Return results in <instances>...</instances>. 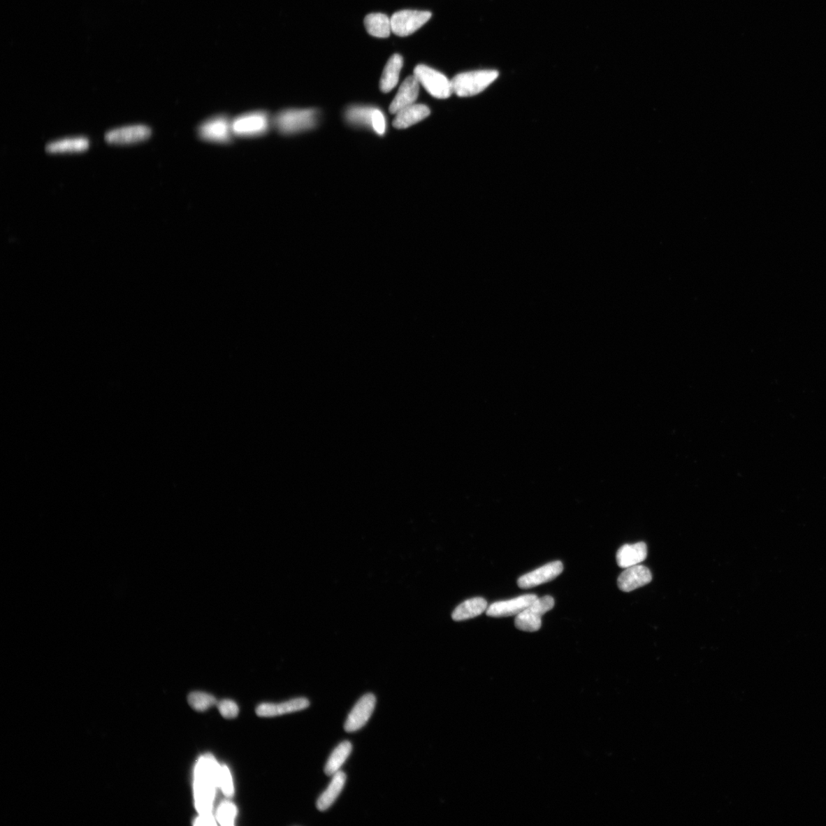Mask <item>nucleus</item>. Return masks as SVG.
<instances>
[{
  "label": "nucleus",
  "instance_id": "0eeeda50",
  "mask_svg": "<svg viewBox=\"0 0 826 826\" xmlns=\"http://www.w3.org/2000/svg\"><path fill=\"white\" fill-rule=\"evenodd\" d=\"M432 17L428 11L401 10L395 13L391 19L392 32L400 37H407L416 32Z\"/></svg>",
  "mask_w": 826,
  "mask_h": 826
},
{
  "label": "nucleus",
  "instance_id": "dca6fc26",
  "mask_svg": "<svg viewBox=\"0 0 826 826\" xmlns=\"http://www.w3.org/2000/svg\"><path fill=\"white\" fill-rule=\"evenodd\" d=\"M430 115V110L424 104H412L403 109L396 115L393 126L396 129H407L415 125Z\"/></svg>",
  "mask_w": 826,
  "mask_h": 826
},
{
  "label": "nucleus",
  "instance_id": "20e7f679",
  "mask_svg": "<svg viewBox=\"0 0 826 826\" xmlns=\"http://www.w3.org/2000/svg\"><path fill=\"white\" fill-rule=\"evenodd\" d=\"M272 125L273 118L263 110L246 113L232 119L233 135L240 137L262 136Z\"/></svg>",
  "mask_w": 826,
  "mask_h": 826
},
{
  "label": "nucleus",
  "instance_id": "4468645a",
  "mask_svg": "<svg viewBox=\"0 0 826 826\" xmlns=\"http://www.w3.org/2000/svg\"><path fill=\"white\" fill-rule=\"evenodd\" d=\"M419 92V83L414 75L408 77L401 85L390 106V113L396 115L398 112L414 104Z\"/></svg>",
  "mask_w": 826,
  "mask_h": 826
},
{
  "label": "nucleus",
  "instance_id": "9d476101",
  "mask_svg": "<svg viewBox=\"0 0 826 826\" xmlns=\"http://www.w3.org/2000/svg\"><path fill=\"white\" fill-rule=\"evenodd\" d=\"M152 134L149 126L136 124L111 129L105 133L104 139L113 144H129L147 140Z\"/></svg>",
  "mask_w": 826,
  "mask_h": 826
},
{
  "label": "nucleus",
  "instance_id": "393cba45",
  "mask_svg": "<svg viewBox=\"0 0 826 826\" xmlns=\"http://www.w3.org/2000/svg\"><path fill=\"white\" fill-rule=\"evenodd\" d=\"M190 706L196 711H205L217 704L213 695L205 693L194 692L189 695Z\"/></svg>",
  "mask_w": 826,
  "mask_h": 826
},
{
  "label": "nucleus",
  "instance_id": "423d86ee",
  "mask_svg": "<svg viewBox=\"0 0 826 826\" xmlns=\"http://www.w3.org/2000/svg\"><path fill=\"white\" fill-rule=\"evenodd\" d=\"M415 78L428 94L435 99H447L453 94L451 82L441 72L425 64H419L414 69Z\"/></svg>",
  "mask_w": 826,
  "mask_h": 826
},
{
  "label": "nucleus",
  "instance_id": "f03ea898",
  "mask_svg": "<svg viewBox=\"0 0 826 826\" xmlns=\"http://www.w3.org/2000/svg\"><path fill=\"white\" fill-rule=\"evenodd\" d=\"M319 111L314 109L282 110L273 118V126L284 135H293L310 131L317 126Z\"/></svg>",
  "mask_w": 826,
  "mask_h": 826
},
{
  "label": "nucleus",
  "instance_id": "39448f33",
  "mask_svg": "<svg viewBox=\"0 0 826 826\" xmlns=\"http://www.w3.org/2000/svg\"><path fill=\"white\" fill-rule=\"evenodd\" d=\"M554 605L555 601L552 596L538 597L535 602L516 615V628L525 632H536L542 627V617L552 610Z\"/></svg>",
  "mask_w": 826,
  "mask_h": 826
},
{
  "label": "nucleus",
  "instance_id": "6ab92c4d",
  "mask_svg": "<svg viewBox=\"0 0 826 826\" xmlns=\"http://www.w3.org/2000/svg\"><path fill=\"white\" fill-rule=\"evenodd\" d=\"M347 780L345 772L339 771L330 782L328 788L324 791L317 801V808L320 811H326L333 804L342 792Z\"/></svg>",
  "mask_w": 826,
  "mask_h": 826
},
{
  "label": "nucleus",
  "instance_id": "2eb2a0df",
  "mask_svg": "<svg viewBox=\"0 0 826 826\" xmlns=\"http://www.w3.org/2000/svg\"><path fill=\"white\" fill-rule=\"evenodd\" d=\"M310 701L305 698L291 700L280 704L264 703L256 709L261 717H273L301 711L310 707Z\"/></svg>",
  "mask_w": 826,
  "mask_h": 826
},
{
  "label": "nucleus",
  "instance_id": "a211bd4d",
  "mask_svg": "<svg viewBox=\"0 0 826 826\" xmlns=\"http://www.w3.org/2000/svg\"><path fill=\"white\" fill-rule=\"evenodd\" d=\"M403 66V57L399 54L392 55L391 59L388 60L382 78H380L379 87L382 92H391L398 84Z\"/></svg>",
  "mask_w": 826,
  "mask_h": 826
},
{
  "label": "nucleus",
  "instance_id": "aec40b11",
  "mask_svg": "<svg viewBox=\"0 0 826 826\" xmlns=\"http://www.w3.org/2000/svg\"><path fill=\"white\" fill-rule=\"evenodd\" d=\"M488 602L484 598L477 597L468 599L459 604L452 612V619L463 621L479 616L488 609Z\"/></svg>",
  "mask_w": 826,
  "mask_h": 826
},
{
  "label": "nucleus",
  "instance_id": "5701e85b",
  "mask_svg": "<svg viewBox=\"0 0 826 826\" xmlns=\"http://www.w3.org/2000/svg\"><path fill=\"white\" fill-rule=\"evenodd\" d=\"M352 751V744L350 741H345L338 745L327 761L326 774L328 776H333L338 773L350 756Z\"/></svg>",
  "mask_w": 826,
  "mask_h": 826
},
{
  "label": "nucleus",
  "instance_id": "9b49d317",
  "mask_svg": "<svg viewBox=\"0 0 826 826\" xmlns=\"http://www.w3.org/2000/svg\"><path fill=\"white\" fill-rule=\"evenodd\" d=\"M538 598L537 595L530 594L519 596L510 600L493 603L488 606L486 614L492 618L516 616Z\"/></svg>",
  "mask_w": 826,
  "mask_h": 826
},
{
  "label": "nucleus",
  "instance_id": "f257e3e1",
  "mask_svg": "<svg viewBox=\"0 0 826 826\" xmlns=\"http://www.w3.org/2000/svg\"><path fill=\"white\" fill-rule=\"evenodd\" d=\"M221 768L212 755L198 760L194 771V798L200 814L212 813L215 788L220 787Z\"/></svg>",
  "mask_w": 826,
  "mask_h": 826
},
{
  "label": "nucleus",
  "instance_id": "a878e982",
  "mask_svg": "<svg viewBox=\"0 0 826 826\" xmlns=\"http://www.w3.org/2000/svg\"><path fill=\"white\" fill-rule=\"evenodd\" d=\"M237 815V808L231 802H223L217 811V820L222 825L231 826L233 825Z\"/></svg>",
  "mask_w": 826,
  "mask_h": 826
},
{
  "label": "nucleus",
  "instance_id": "412c9836",
  "mask_svg": "<svg viewBox=\"0 0 826 826\" xmlns=\"http://www.w3.org/2000/svg\"><path fill=\"white\" fill-rule=\"evenodd\" d=\"M364 26L368 34L376 38H388L392 31L391 20L383 13L368 15L364 19Z\"/></svg>",
  "mask_w": 826,
  "mask_h": 826
},
{
  "label": "nucleus",
  "instance_id": "bb28decb",
  "mask_svg": "<svg viewBox=\"0 0 826 826\" xmlns=\"http://www.w3.org/2000/svg\"><path fill=\"white\" fill-rule=\"evenodd\" d=\"M220 788L226 797H231L233 796L234 788L232 776L229 767L224 765L222 766L221 768Z\"/></svg>",
  "mask_w": 826,
  "mask_h": 826
},
{
  "label": "nucleus",
  "instance_id": "f3484780",
  "mask_svg": "<svg viewBox=\"0 0 826 826\" xmlns=\"http://www.w3.org/2000/svg\"><path fill=\"white\" fill-rule=\"evenodd\" d=\"M647 556V546L643 542L621 546L617 553V563L622 569L642 563Z\"/></svg>",
  "mask_w": 826,
  "mask_h": 826
},
{
  "label": "nucleus",
  "instance_id": "7ed1b4c3",
  "mask_svg": "<svg viewBox=\"0 0 826 826\" xmlns=\"http://www.w3.org/2000/svg\"><path fill=\"white\" fill-rule=\"evenodd\" d=\"M499 76L495 70H480L461 73L451 82L453 94L458 96H472L480 94Z\"/></svg>",
  "mask_w": 826,
  "mask_h": 826
},
{
  "label": "nucleus",
  "instance_id": "1a4fd4ad",
  "mask_svg": "<svg viewBox=\"0 0 826 826\" xmlns=\"http://www.w3.org/2000/svg\"><path fill=\"white\" fill-rule=\"evenodd\" d=\"M376 697L371 693L364 695L355 704L346 720L345 730L347 732H354L367 724L376 706Z\"/></svg>",
  "mask_w": 826,
  "mask_h": 826
},
{
  "label": "nucleus",
  "instance_id": "cd10ccee",
  "mask_svg": "<svg viewBox=\"0 0 826 826\" xmlns=\"http://www.w3.org/2000/svg\"><path fill=\"white\" fill-rule=\"evenodd\" d=\"M217 708L222 716L226 718H236L238 715V707L231 700L222 701L217 704Z\"/></svg>",
  "mask_w": 826,
  "mask_h": 826
},
{
  "label": "nucleus",
  "instance_id": "f8f14e48",
  "mask_svg": "<svg viewBox=\"0 0 826 826\" xmlns=\"http://www.w3.org/2000/svg\"><path fill=\"white\" fill-rule=\"evenodd\" d=\"M563 572V564L560 561L549 563L540 568L523 574L517 581L518 586L521 588H535L554 580Z\"/></svg>",
  "mask_w": 826,
  "mask_h": 826
},
{
  "label": "nucleus",
  "instance_id": "c756f323",
  "mask_svg": "<svg viewBox=\"0 0 826 826\" xmlns=\"http://www.w3.org/2000/svg\"><path fill=\"white\" fill-rule=\"evenodd\" d=\"M194 825H215V817L212 813L200 814L198 819L194 821Z\"/></svg>",
  "mask_w": 826,
  "mask_h": 826
},
{
  "label": "nucleus",
  "instance_id": "b1692460",
  "mask_svg": "<svg viewBox=\"0 0 826 826\" xmlns=\"http://www.w3.org/2000/svg\"><path fill=\"white\" fill-rule=\"evenodd\" d=\"M376 110L377 108L372 107H351L346 111V119L348 122L354 125L368 126L372 129Z\"/></svg>",
  "mask_w": 826,
  "mask_h": 826
},
{
  "label": "nucleus",
  "instance_id": "4be33fe9",
  "mask_svg": "<svg viewBox=\"0 0 826 826\" xmlns=\"http://www.w3.org/2000/svg\"><path fill=\"white\" fill-rule=\"evenodd\" d=\"M89 147L90 140L87 137L76 136L48 143L45 150L50 152H78L86 150Z\"/></svg>",
  "mask_w": 826,
  "mask_h": 826
},
{
  "label": "nucleus",
  "instance_id": "ddd939ff",
  "mask_svg": "<svg viewBox=\"0 0 826 826\" xmlns=\"http://www.w3.org/2000/svg\"><path fill=\"white\" fill-rule=\"evenodd\" d=\"M651 581L650 570L644 565H637L629 567L620 574L618 585L623 592L630 593L649 584Z\"/></svg>",
  "mask_w": 826,
  "mask_h": 826
},
{
  "label": "nucleus",
  "instance_id": "c85d7f7f",
  "mask_svg": "<svg viewBox=\"0 0 826 826\" xmlns=\"http://www.w3.org/2000/svg\"><path fill=\"white\" fill-rule=\"evenodd\" d=\"M372 129H374V131L378 135H384L385 133V131H386V120H385L384 113L382 110H380L377 108L376 110L375 115L374 124H372Z\"/></svg>",
  "mask_w": 826,
  "mask_h": 826
},
{
  "label": "nucleus",
  "instance_id": "6e6552de",
  "mask_svg": "<svg viewBox=\"0 0 826 826\" xmlns=\"http://www.w3.org/2000/svg\"><path fill=\"white\" fill-rule=\"evenodd\" d=\"M201 140L217 143H229L234 136L232 120L226 115L210 117L202 123L198 129Z\"/></svg>",
  "mask_w": 826,
  "mask_h": 826
}]
</instances>
